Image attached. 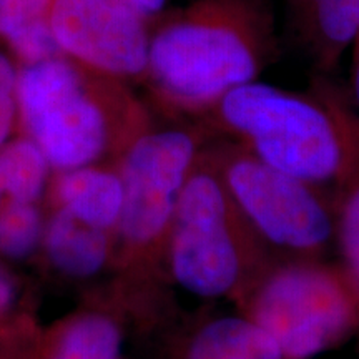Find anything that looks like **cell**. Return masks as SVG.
<instances>
[{
    "mask_svg": "<svg viewBox=\"0 0 359 359\" xmlns=\"http://www.w3.org/2000/svg\"><path fill=\"white\" fill-rule=\"evenodd\" d=\"M217 105L224 127L269 167L334 196L359 180V114L333 85L293 93L255 80Z\"/></svg>",
    "mask_w": 359,
    "mask_h": 359,
    "instance_id": "1",
    "label": "cell"
},
{
    "mask_svg": "<svg viewBox=\"0 0 359 359\" xmlns=\"http://www.w3.org/2000/svg\"><path fill=\"white\" fill-rule=\"evenodd\" d=\"M263 58V37L248 8L223 2L156 32L147 70L170 98L205 107L255 82Z\"/></svg>",
    "mask_w": 359,
    "mask_h": 359,
    "instance_id": "2",
    "label": "cell"
},
{
    "mask_svg": "<svg viewBox=\"0 0 359 359\" xmlns=\"http://www.w3.org/2000/svg\"><path fill=\"white\" fill-rule=\"evenodd\" d=\"M245 316L290 359H313L359 333V304L338 263L288 259L240 294Z\"/></svg>",
    "mask_w": 359,
    "mask_h": 359,
    "instance_id": "3",
    "label": "cell"
},
{
    "mask_svg": "<svg viewBox=\"0 0 359 359\" xmlns=\"http://www.w3.org/2000/svg\"><path fill=\"white\" fill-rule=\"evenodd\" d=\"M258 243L219 173L193 172L172 223L170 264L175 280L201 298L240 296L262 273L257 269Z\"/></svg>",
    "mask_w": 359,
    "mask_h": 359,
    "instance_id": "4",
    "label": "cell"
},
{
    "mask_svg": "<svg viewBox=\"0 0 359 359\" xmlns=\"http://www.w3.org/2000/svg\"><path fill=\"white\" fill-rule=\"evenodd\" d=\"M218 173L258 241L285 251L290 259H323L334 246L338 196L246 150L223 156Z\"/></svg>",
    "mask_w": 359,
    "mask_h": 359,
    "instance_id": "5",
    "label": "cell"
},
{
    "mask_svg": "<svg viewBox=\"0 0 359 359\" xmlns=\"http://www.w3.org/2000/svg\"><path fill=\"white\" fill-rule=\"evenodd\" d=\"M19 116L50 167L69 172L92 163L110 143V118L69 58L24 65L17 79Z\"/></svg>",
    "mask_w": 359,
    "mask_h": 359,
    "instance_id": "6",
    "label": "cell"
},
{
    "mask_svg": "<svg viewBox=\"0 0 359 359\" xmlns=\"http://www.w3.org/2000/svg\"><path fill=\"white\" fill-rule=\"evenodd\" d=\"M196 145L182 130L145 133L130 145L122 165L123 210L118 231L130 246L158 241L173 223Z\"/></svg>",
    "mask_w": 359,
    "mask_h": 359,
    "instance_id": "7",
    "label": "cell"
},
{
    "mask_svg": "<svg viewBox=\"0 0 359 359\" xmlns=\"http://www.w3.org/2000/svg\"><path fill=\"white\" fill-rule=\"evenodd\" d=\"M48 22L60 52L75 64L110 77L148 69L143 19L120 0H53Z\"/></svg>",
    "mask_w": 359,
    "mask_h": 359,
    "instance_id": "8",
    "label": "cell"
},
{
    "mask_svg": "<svg viewBox=\"0 0 359 359\" xmlns=\"http://www.w3.org/2000/svg\"><path fill=\"white\" fill-rule=\"evenodd\" d=\"M304 42L316 67L333 72L359 39V0H293Z\"/></svg>",
    "mask_w": 359,
    "mask_h": 359,
    "instance_id": "9",
    "label": "cell"
},
{
    "mask_svg": "<svg viewBox=\"0 0 359 359\" xmlns=\"http://www.w3.org/2000/svg\"><path fill=\"white\" fill-rule=\"evenodd\" d=\"M123 195L122 177L95 167L60 172L53 183L58 208L103 231L118 228Z\"/></svg>",
    "mask_w": 359,
    "mask_h": 359,
    "instance_id": "10",
    "label": "cell"
},
{
    "mask_svg": "<svg viewBox=\"0 0 359 359\" xmlns=\"http://www.w3.org/2000/svg\"><path fill=\"white\" fill-rule=\"evenodd\" d=\"M42 245L48 263L75 280L95 276L110 253L109 231L88 226L60 208L45 224Z\"/></svg>",
    "mask_w": 359,
    "mask_h": 359,
    "instance_id": "11",
    "label": "cell"
},
{
    "mask_svg": "<svg viewBox=\"0 0 359 359\" xmlns=\"http://www.w3.org/2000/svg\"><path fill=\"white\" fill-rule=\"evenodd\" d=\"M187 359H290L271 336L246 316L206 323L193 338Z\"/></svg>",
    "mask_w": 359,
    "mask_h": 359,
    "instance_id": "12",
    "label": "cell"
},
{
    "mask_svg": "<svg viewBox=\"0 0 359 359\" xmlns=\"http://www.w3.org/2000/svg\"><path fill=\"white\" fill-rule=\"evenodd\" d=\"M52 2L0 0V37L24 65L62 57L48 22Z\"/></svg>",
    "mask_w": 359,
    "mask_h": 359,
    "instance_id": "13",
    "label": "cell"
},
{
    "mask_svg": "<svg viewBox=\"0 0 359 359\" xmlns=\"http://www.w3.org/2000/svg\"><path fill=\"white\" fill-rule=\"evenodd\" d=\"M47 156L32 138L24 137L0 148V208L37 203L48 183Z\"/></svg>",
    "mask_w": 359,
    "mask_h": 359,
    "instance_id": "14",
    "label": "cell"
},
{
    "mask_svg": "<svg viewBox=\"0 0 359 359\" xmlns=\"http://www.w3.org/2000/svg\"><path fill=\"white\" fill-rule=\"evenodd\" d=\"M122 333L111 318L87 313L65 325L47 359H118Z\"/></svg>",
    "mask_w": 359,
    "mask_h": 359,
    "instance_id": "15",
    "label": "cell"
},
{
    "mask_svg": "<svg viewBox=\"0 0 359 359\" xmlns=\"http://www.w3.org/2000/svg\"><path fill=\"white\" fill-rule=\"evenodd\" d=\"M45 224L35 203H13L0 208V255L25 259L43 241Z\"/></svg>",
    "mask_w": 359,
    "mask_h": 359,
    "instance_id": "16",
    "label": "cell"
},
{
    "mask_svg": "<svg viewBox=\"0 0 359 359\" xmlns=\"http://www.w3.org/2000/svg\"><path fill=\"white\" fill-rule=\"evenodd\" d=\"M334 246L338 266L359 304V180L338 196Z\"/></svg>",
    "mask_w": 359,
    "mask_h": 359,
    "instance_id": "17",
    "label": "cell"
},
{
    "mask_svg": "<svg viewBox=\"0 0 359 359\" xmlns=\"http://www.w3.org/2000/svg\"><path fill=\"white\" fill-rule=\"evenodd\" d=\"M17 79H19V72L8 60V57L0 53V148L7 143L13 127V120L19 114Z\"/></svg>",
    "mask_w": 359,
    "mask_h": 359,
    "instance_id": "18",
    "label": "cell"
},
{
    "mask_svg": "<svg viewBox=\"0 0 359 359\" xmlns=\"http://www.w3.org/2000/svg\"><path fill=\"white\" fill-rule=\"evenodd\" d=\"M17 285L6 268L0 266V320L8 316L17 303Z\"/></svg>",
    "mask_w": 359,
    "mask_h": 359,
    "instance_id": "19",
    "label": "cell"
},
{
    "mask_svg": "<svg viewBox=\"0 0 359 359\" xmlns=\"http://www.w3.org/2000/svg\"><path fill=\"white\" fill-rule=\"evenodd\" d=\"M125 7L137 13L140 19H150V17L158 15L167 6L168 0H120Z\"/></svg>",
    "mask_w": 359,
    "mask_h": 359,
    "instance_id": "20",
    "label": "cell"
},
{
    "mask_svg": "<svg viewBox=\"0 0 359 359\" xmlns=\"http://www.w3.org/2000/svg\"><path fill=\"white\" fill-rule=\"evenodd\" d=\"M351 88L354 107L359 114V39L354 42L351 48Z\"/></svg>",
    "mask_w": 359,
    "mask_h": 359,
    "instance_id": "21",
    "label": "cell"
}]
</instances>
